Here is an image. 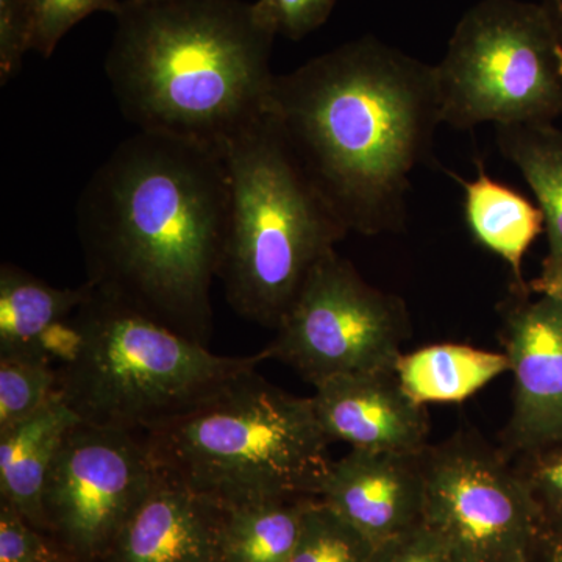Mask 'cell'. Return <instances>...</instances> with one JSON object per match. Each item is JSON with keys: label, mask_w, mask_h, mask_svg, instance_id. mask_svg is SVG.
<instances>
[{"label": "cell", "mask_w": 562, "mask_h": 562, "mask_svg": "<svg viewBox=\"0 0 562 562\" xmlns=\"http://www.w3.org/2000/svg\"><path fill=\"white\" fill-rule=\"evenodd\" d=\"M228 211L224 150L138 131L95 169L77 203L87 281L209 346Z\"/></svg>", "instance_id": "1"}, {"label": "cell", "mask_w": 562, "mask_h": 562, "mask_svg": "<svg viewBox=\"0 0 562 562\" xmlns=\"http://www.w3.org/2000/svg\"><path fill=\"white\" fill-rule=\"evenodd\" d=\"M266 113L349 233L405 231L412 176L442 124L435 66L361 36L276 74Z\"/></svg>", "instance_id": "2"}, {"label": "cell", "mask_w": 562, "mask_h": 562, "mask_svg": "<svg viewBox=\"0 0 562 562\" xmlns=\"http://www.w3.org/2000/svg\"><path fill=\"white\" fill-rule=\"evenodd\" d=\"M105 58L140 132L225 149L266 113L276 33L243 0H122Z\"/></svg>", "instance_id": "3"}, {"label": "cell", "mask_w": 562, "mask_h": 562, "mask_svg": "<svg viewBox=\"0 0 562 562\" xmlns=\"http://www.w3.org/2000/svg\"><path fill=\"white\" fill-rule=\"evenodd\" d=\"M143 436L160 475L224 506L317 498L331 464L312 397L257 369Z\"/></svg>", "instance_id": "4"}, {"label": "cell", "mask_w": 562, "mask_h": 562, "mask_svg": "<svg viewBox=\"0 0 562 562\" xmlns=\"http://www.w3.org/2000/svg\"><path fill=\"white\" fill-rule=\"evenodd\" d=\"M265 361V350L213 353L92 286L63 322L55 371L58 397L81 422L146 435Z\"/></svg>", "instance_id": "5"}, {"label": "cell", "mask_w": 562, "mask_h": 562, "mask_svg": "<svg viewBox=\"0 0 562 562\" xmlns=\"http://www.w3.org/2000/svg\"><path fill=\"white\" fill-rule=\"evenodd\" d=\"M224 154L231 211L217 279L236 314L277 330L314 266L349 231L268 113Z\"/></svg>", "instance_id": "6"}, {"label": "cell", "mask_w": 562, "mask_h": 562, "mask_svg": "<svg viewBox=\"0 0 562 562\" xmlns=\"http://www.w3.org/2000/svg\"><path fill=\"white\" fill-rule=\"evenodd\" d=\"M442 124H553L562 117V50L541 3L480 0L435 65Z\"/></svg>", "instance_id": "7"}, {"label": "cell", "mask_w": 562, "mask_h": 562, "mask_svg": "<svg viewBox=\"0 0 562 562\" xmlns=\"http://www.w3.org/2000/svg\"><path fill=\"white\" fill-rule=\"evenodd\" d=\"M265 353L316 386L351 373L394 371L412 335L405 302L372 286L336 250L310 272Z\"/></svg>", "instance_id": "8"}, {"label": "cell", "mask_w": 562, "mask_h": 562, "mask_svg": "<svg viewBox=\"0 0 562 562\" xmlns=\"http://www.w3.org/2000/svg\"><path fill=\"white\" fill-rule=\"evenodd\" d=\"M424 524L453 562H532L546 525L505 454L471 435L424 452Z\"/></svg>", "instance_id": "9"}, {"label": "cell", "mask_w": 562, "mask_h": 562, "mask_svg": "<svg viewBox=\"0 0 562 562\" xmlns=\"http://www.w3.org/2000/svg\"><path fill=\"white\" fill-rule=\"evenodd\" d=\"M158 479L143 435L77 422L44 484L46 535L70 562H103Z\"/></svg>", "instance_id": "10"}, {"label": "cell", "mask_w": 562, "mask_h": 562, "mask_svg": "<svg viewBox=\"0 0 562 562\" xmlns=\"http://www.w3.org/2000/svg\"><path fill=\"white\" fill-rule=\"evenodd\" d=\"M503 353L514 375L506 449L527 454L562 442V303L516 290L502 310Z\"/></svg>", "instance_id": "11"}, {"label": "cell", "mask_w": 562, "mask_h": 562, "mask_svg": "<svg viewBox=\"0 0 562 562\" xmlns=\"http://www.w3.org/2000/svg\"><path fill=\"white\" fill-rule=\"evenodd\" d=\"M312 401L330 442L383 453L420 454L428 449L427 408L402 390L394 371L325 380L314 386Z\"/></svg>", "instance_id": "12"}, {"label": "cell", "mask_w": 562, "mask_h": 562, "mask_svg": "<svg viewBox=\"0 0 562 562\" xmlns=\"http://www.w3.org/2000/svg\"><path fill=\"white\" fill-rule=\"evenodd\" d=\"M317 498L380 546L424 522V453L351 449L331 461Z\"/></svg>", "instance_id": "13"}, {"label": "cell", "mask_w": 562, "mask_h": 562, "mask_svg": "<svg viewBox=\"0 0 562 562\" xmlns=\"http://www.w3.org/2000/svg\"><path fill=\"white\" fill-rule=\"evenodd\" d=\"M225 506L160 475L103 562H222Z\"/></svg>", "instance_id": "14"}, {"label": "cell", "mask_w": 562, "mask_h": 562, "mask_svg": "<svg viewBox=\"0 0 562 562\" xmlns=\"http://www.w3.org/2000/svg\"><path fill=\"white\" fill-rule=\"evenodd\" d=\"M80 422L61 398L0 431V501L46 532L43 492L52 460L70 427Z\"/></svg>", "instance_id": "15"}, {"label": "cell", "mask_w": 562, "mask_h": 562, "mask_svg": "<svg viewBox=\"0 0 562 562\" xmlns=\"http://www.w3.org/2000/svg\"><path fill=\"white\" fill-rule=\"evenodd\" d=\"M92 284L55 288L33 273L3 262L0 268V358L49 361L43 339L88 301ZM52 364V362H50Z\"/></svg>", "instance_id": "16"}, {"label": "cell", "mask_w": 562, "mask_h": 562, "mask_svg": "<svg viewBox=\"0 0 562 562\" xmlns=\"http://www.w3.org/2000/svg\"><path fill=\"white\" fill-rule=\"evenodd\" d=\"M475 179L460 181L469 231L484 249L512 268L516 290H528L524 281L525 255L543 231L541 209L513 188L491 179L482 162Z\"/></svg>", "instance_id": "17"}, {"label": "cell", "mask_w": 562, "mask_h": 562, "mask_svg": "<svg viewBox=\"0 0 562 562\" xmlns=\"http://www.w3.org/2000/svg\"><path fill=\"white\" fill-rule=\"evenodd\" d=\"M509 369L505 353L464 344H435L402 353L394 372L402 390L427 405L465 401Z\"/></svg>", "instance_id": "18"}, {"label": "cell", "mask_w": 562, "mask_h": 562, "mask_svg": "<svg viewBox=\"0 0 562 562\" xmlns=\"http://www.w3.org/2000/svg\"><path fill=\"white\" fill-rule=\"evenodd\" d=\"M503 157L522 173L543 214L547 261L562 260V131L554 124L495 127Z\"/></svg>", "instance_id": "19"}, {"label": "cell", "mask_w": 562, "mask_h": 562, "mask_svg": "<svg viewBox=\"0 0 562 562\" xmlns=\"http://www.w3.org/2000/svg\"><path fill=\"white\" fill-rule=\"evenodd\" d=\"M308 497L225 506L222 562H290Z\"/></svg>", "instance_id": "20"}, {"label": "cell", "mask_w": 562, "mask_h": 562, "mask_svg": "<svg viewBox=\"0 0 562 562\" xmlns=\"http://www.w3.org/2000/svg\"><path fill=\"white\" fill-rule=\"evenodd\" d=\"M376 547L319 498H310L290 562H372Z\"/></svg>", "instance_id": "21"}, {"label": "cell", "mask_w": 562, "mask_h": 562, "mask_svg": "<svg viewBox=\"0 0 562 562\" xmlns=\"http://www.w3.org/2000/svg\"><path fill=\"white\" fill-rule=\"evenodd\" d=\"M57 395V371L50 362L0 358V431L38 413Z\"/></svg>", "instance_id": "22"}, {"label": "cell", "mask_w": 562, "mask_h": 562, "mask_svg": "<svg viewBox=\"0 0 562 562\" xmlns=\"http://www.w3.org/2000/svg\"><path fill=\"white\" fill-rule=\"evenodd\" d=\"M121 3L122 0H32L31 50L50 58L74 25L98 11L116 14Z\"/></svg>", "instance_id": "23"}, {"label": "cell", "mask_w": 562, "mask_h": 562, "mask_svg": "<svg viewBox=\"0 0 562 562\" xmlns=\"http://www.w3.org/2000/svg\"><path fill=\"white\" fill-rule=\"evenodd\" d=\"M516 471L530 490L546 530L562 532V442L522 454Z\"/></svg>", "instance_id": "24"}, {"label": "cell", "mask_w": 562, "mask_h": 562, "mask_svg": "<svg viewBox=\"0 0 562 562\" xmlns=\"http://www.w3.org/2000/svg\"><path fill=\"white\" fill-rule=\"evenodd\" d=\"M0 562H70L46 532L0 501Z\"/></svg>", "instance_id": "25"}, {"label": "cell", "mask_w": 562, "mask_h": 562, "mask_svg": "<svg viewBox=\"0 0 562 562\" xmlns=\"http://www.w3.org/2000/svg\"><path fill=\"white\" fill-rule=\"evenodd\" d=\"M339 0H257L255 13L276 35L299 41L327 22Z\"/></svg>", "instance_id": "26"}, {"label": "cell", "mask_w": 562, "mask_h": 562, "mask_svg": "<svg viewBox=\"0 0 562 562\" xmlns=\"http://www.w3.org/2000/svg\"><path fill=\"white\" fill-rule=\"evenodd\" d=\"M32 0H0V85L5 87L20 74L24 55L31 50Z\"/></svg>", "instance_id": "27"}, {"label": "cell", "mask_w": 562, "mask_h": 562, "mask_svg": "<svg viewBox=\"0 0 562 562\" xmlns=\"http://www.w3.org/2000/svg\"><path fill=\"white\" fill-rule=\"evenodd\" d=\"M372 562H453L441 539L424 522L376 546Z\"/></svg>", "instance_id": "28"}, {"label": "cell", "mask_w": 562, "mask_h": 562, "mask_svg": "<svg viewBox=\"0 0 562 562\" xmlns=\"http://www.w3.org/2000/svg\"><path fill=\"white\" fill-rule=\"evenodd\" d=\"M528 288L535 294L549 295L562 303V260L543 261L541 276L532 280Z\"/></svg>", "instance_id": "29"}, {"label": "cell", "mask_w": 562, "mask_h": 562, "mask_svg": "<svg viewBox=\"0 0 562 562\" xmlns=\"http://www.w3.org/2000/svg\"><path fill=\"white\" fill-rule=\"evenodd\" d=\"M532 562H562V532L547 531Z\"/></svg>", "instance_id": "30"}, {"label": "cell", "mask_w": 562, "mask_h": 562, "mask_svg": "<svg viewBox=\"0 0 562 562\" xmlns=\"http://www.w3.org/2000/svg\"><path fill=\"white\" fill-rule=\"evenodd\" d=\"M541 5L562 50V0H542Z\"/></svg>", "instance_id": "31"}, {"label": "cell", "mask_w": 562, "mask_h": 562, "mask_svg": "<svg viewBox=\"0 0 562 562\" xmlns=\"http://www.w3.org/2000/svg\"><path fill=\"white\" fill-rule=\"evenodd\" d=\"M135 2H149V0H135Z\"/></svg>", "instance_id": "32"}]
</instances>
